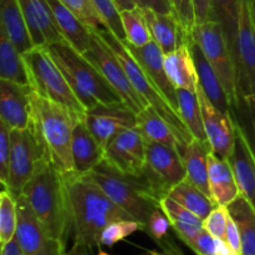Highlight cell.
I'll return each instance as SVG.
<instances>
[{
	"label": "cell",
	"mask_w": 255,
	"mask_h": 255,
	"mask_svg": "<svg viewBox=\"0 0 255 255\" xmlns=\"http://www.w3.org/2000/svg\"><path fill=\"white\" fill-rule=\"evenodd\" d=\"M64 181L74 237L71 251L86 252L101 246L100 236L112 222L134 221L131 214L115 204L87 173L69 172L64 174Z\"/></svg>",
	"instance_id": "obj_1"
},
{
	"label": "cell",
	"mask_w": 255,
	"mask_h": 255,
	"mask_svg": "<svg viewBox=\"0 0 255 255\" xmlns=\"http://www.w3.org/2000/svg\"><path fill=\"white\" fill-rule=\"evenodd\" d=\"M21 194L27 198L49 236L66 247L71 234L69 198L64 174L51 163L49 157H44L37 163Z\"/></svg>",
	"instance_id": "obj_2"
},
{
	"label": "cell",
	"mask_w": 255,
	"mask_h": 255,
	"mask_svg": "<svg viewBox=\"0 0 255 255\" xmlns=\"http://www.w3.org/2000/svg\"><path fill=\"white\" fill-rule=\"evenodd\" d=\"M30 125L51 163L62 174L74 171L71 139L74 128L85 115L44 99L32 90Z\"/></svg>",
	"instance_id": "obj_3"
},
{
	"label": "cell",
	"mask_w": 255,
	"mask_h": 255,
	"mask_svg": "<svg viewBox=\"0 0 255 255\" xmlns=\"http://www.w3.org/2000/svg\"><path fill=\"white\" fill-rule=\"evenodd\" d=\"M45 49L66 77L72 91L86 111L100 104L124 102L101 71L69 42L61 40L47 45Z\"/></svg>",
	"instance_id": "obj_4"
},
{
	"label": "cell",
	"mask_w": 255,
	"mask_h": 255,
	"mask_svg": "<svg viewBox=\"0 0 255 255\" xmlns=\"http://www.w3.org/2000/svg\"><path fill=\"white\" fill-rule=\"evenodd\" d=\"M87 174L115 204L131 214L134 221L142 223L146 228L151 214L159 207V202L147 188L141 176L122 173L105 159Z\"/></svg>",
	"instance_id": "obj_5"
},
{
	"label": "cell",
	"mask_w": 255,
	"mask_h": 255,
	"mask_svg": "<svg viewBox=\"0 0 255 255\" xmlns=\"http://www.w3.org/2000/svg\"><path fill=\"white\" fill-rule=\"evenodd\" d=\"M94 30H96L99 36L104 40L105 44L116 55V57L121 62L122 66H124L125 71H126L127 76H128L131 84L133 85L137 94L147 102L148 106L153 107L161 115V117H163L168 122L169 126L173 128L177 137L181 141L182 149H183L188 144V142L193 139V136L189 132L188 127L186 126L183 120L181 119L178 112L171 106V104L167 101L166 97L162 95V92L157 89L153 81L147 76V74L142 69L141 65L137 62L133 55L127 50V47L125 46V44L121 40L117 39L110 30L105 29V27Z\"/></svg>",
	"instance_id": "obj_6"
},
{
	"label": "cell",
	"mask_w": 255,
	"mask_h": 255,
	"mask_svg": "<svg viewBox=\"0 0 255 255\" xmlns=\"http://www.w3.org/2000/svg\"><path fill=\"white\" fill-rule=\"evenodd\" d=\"M22 57L29 74L30 86L37 95L85 115L86 109L82 106L66 77L45 47H32L24 52Z\"/></svg>",
	"instance_id": "obj_7"
},
{
	"label": "cell",
	"mask_w": 255,
	"mask_h": 255,
	"mask_svg": "<svg viewBox=\"0 0 255 255\" xmlns=\"http://www.w3.org/2000/svg\"><path fill=\"white\" fill-rule=\"evenodd\" d=\"M193 39L203 51L204 56L218 75L224 87L232 111L241 104L236 60L231 51L223 27L216 20L198 24L193 29Z\"/></svg>",
	"instance_id": "obj_8"
},
{
	"label": "cell",
	"mask_w": 255,
	"mask_h": 255,
	"mask_svg": "<svg viewBox=\"0 0 255 255\" xmlns=\"http://www.w3.org/2000/svg\"><path fill=\"white\" fill-rule=\"evenodd\" d=\"M154 198L161 202L174 186L187 178L179 147L147 141V161L139 174Z\"/></svg>",
	"instance_id": "obj_9"
},
{
	"label": "cell",
	"mask_w": 255,
	"mask_h": 255,
	"mask_svg": "<svg viewBox=\"0 0 255 255\" xmlns=\"http://www.w3.org/2000/svg\"><path fill=\"white\" fill-rule=\"evenodd\" d=\"M44 157L49 156L31 127L10 129L9 179L4 188L9 189L15 198L20 196Z\"/></svg>",
	"instance_id": "obj_10"
},
{
	"label": "cell",
	"mask_w": 255,
	"mask_h": 255,
	"mask_svg": "<svg viewBox=\"0 0 255 255\" xmlns=\"http://www.w3.org/2000/svg\"><path fill=\"white\" fill-rule=\"evenodd\" d=\"M92 34H94L92 45L89 51L85 54V56L101 71L105 79L114 87L115 91L120 95L126 106L131 109L134 114H139L148 105L137 94L116 55L105 44V41L99 36L96 30L92 29Z\"/></svg>",
	"instance_id": "obj_11"
},
{
	"label": "cell",
	"mask_w": 255,
	"mask_h": 255,
	"mask_svg": "<svg viewBox=\"0 0 255 255\" xmlns=\"http://www.w3.org/2000/svg\"><path fill=\"white\" fill-rule=\"evenodd\" d=\"M234 60L241 100L255 96V22L248 0H239Z\"/></svg>",
	"instance_id": "obj_12"
},
{
	"label": "cell",
	"mask_w": 255,
	"mask_h": 255,
	"mask_svg": "<svg viewBox=\"0 0 255 255\" xmlns=\"http://www.w3.org/2000/svg\"><path fill=\"white\" fill-rule=\"evenodd\" d=\"M17 227L15 238L24 255H65L66 247L49 236L24 194L16 197Z\"/></svg>",
	"instance_id": "obj_13"
},
{
	"label": "cell",
	"mask_w": 255,
	"mask_h": 255,
	"mask_svg": "<svg viewBox=\"0 0 255 255\" xmlns=\"http://www.w3.org/2000/svg\"><path fill=\"white\" fill-rule=\"evenodd\" d=\"M87 127L104 149L119 133L133 128L137 114L122 104H100L85 112Z\"/></svg>",
	"instance_id": "obj_14"
},
{
	"label": "cell",
	"mask_w": 255,
	"mask_h": 255,
	"mask_svg": "<svg viewBox=\"0 0 255 255\" xmlns=\"http://www.w3.org/2000/svg\"><path fill=\"white\" fill-rule=\"evenodd\" d=\"M105 161L129 176H139L146 166L147 139L133 127L117 134L105 149Z\"/></svg>",
	"instance_id": "obj_15"
},
{
	"label": "cell",
	"mask_w": 255,
	"mask_h": 255,
	"mask_svg": "<svg viewBox=\"0 0 255 255\" xmlns=\"http://www.w3.org/2000/svg\"><path fill=\"white\" fill-rule=\"evenodd\" d=\"M197 95L203 114L204 129L212 151L222 158L228 159L236 141V124L232 112L224 114L217 109L203 91L199 82L197 86Z\"/></svg>",
	"instance_id": "obj_16"
},
{
	"label": "cell",
	"mask_w": 255,
	"mask_h": 255,
	"mask_svg": "<svg viewBox=\"0 0 255 255\" xmlns=\"http://www.w3.org/2000/svg\"><path fill=\"white\" fill-rule=\"evenodd\" d=\"M236 124V141L228 161L233 168L239 191L255 208V152L243 125L232 114Z\"/></svg>",
	"instance_id": "obj_17"
},
{
	"label": "cell",
	"mask_w": 255,
	"mask_h": 255,
	"mask_svg": "<svg viewBox=\"0 0 255 255\" xmlns=\"http://www.w3.org/2000/svg\"><path fill=\"white\" fill-rule=\"evenodd\" d=\"M31 92L30 85L0 80V121L10 129L29 127Z\"/></svg>",
	"instance_id": "obj_18"
},
{
	"label": "cell",
	"mask_w": 255,
	"mask_h": 255,
	"mask_svg": "<svg viewBox=\"0 0 255 255\" xmlns=\"http://www.w3.org/2000/svg\"><path fill=\"white\" fill-rule=\"evenodd\" d=\"M129 52L133 55L147 76L153 81L157 89L162 92L171 106L178 112V101H177V89L169 80L164 69V52L156 41L152 40L147 45L141 47L133 46L127 41H122Z\"/></svg>",
	"instance_id": "obj_19"
},
{
	"label": "cell",
	"mask_w": 255,
	"mask_h": 255,
	"mask_svg": "<svg viewBox=\"0 0 255 255\" xmlns=\"http://www.w3.org/2000/svg\"><path fill=\"white\" fill-rule=\"evenodd\" d=\"M34 46L45 47L64 40L47 0H19Z\"/></svg>",
	"instance_id": "obj_20"
},
{
	"label": "cell",
	"mask_w": 255,
	"mask_h": 255,
	"mask_svg": "<svg viewBox=\"0 0 255 255\" xmlns=\"http://www.w3.org/2000/svg\"><path fill=\"white\" fill-rule=\"evenodd\" d=\"M153 41L158 44L164 55L176 51L193 41V32H189L173 14H161L152 9L141 7Z\"/></svg>",
	"instance_id": "obj_21"
},
{
	"label": "cell",
	"mask_w": 255,
	"mask_h": 255,
	"mask_svg": "<svg viewBox=\"0 0 255 255\" xmlns=\"http://www.w3.org/2000/svg\"><path fill=\"white\" fill-rule=\"evenodd\" d=\"M208 179L211 198L217 206H229L241 196L233 168L227 158H222L213 151L208 154Z\"/></svg>",
	"instance_id": "obj_22"
},
{
	"label": "cell",
	"mask_w": 255,
	"mask_h": 255,
	"mask_svg": "<svg viewBox=\"0 0 255 255\" xmlns=\"http://www.w3.org/2000/svg\"><path fill=\"white\" fill-rule=\"evenodd\" d=\"M71 154L74 171L81 174L91 172L105 158V149L96 141L84 119L77 122L74 128Z\"/></svg>",
	"instance_id": "obj_23"
},
{
	"label": "cell",
	"mask_w": 255,
	"mask_h": 255,
	"mask_svg": "<svg viewBox=\"0 0 255 255\" xmlns=\"http://www.w3.org/2000/svg\"><path fill=\"white\" fill-rule=\"evenodd\" d=\"M60 32L65 41L81 54H86L92 45V29L85 25L66 5L60 0H47Z\"/></svg>",
	"instance_id": "obj_24"
},
{
	"label": "cell",
	"mask_w": 255,
	"mask_h": 255,
	"mask_svg": "<svg viewBox=\"0 0 255 255\" xmlns=\"http://www.w3.org/2000/svg\"><path fill=\"white\" fill-rule=\"evenodd\" d=\"M189 46H191L192 55H193L197 75H198V82L201 87L217 109H219L224 114H231V104H229L228 96L224 91V87L219 80L218 75L216 74L212 65L204 56L199 45L194 40Z\"/></svg>",
	"instance_id": "obj_25"
},
{
	"label": "cell",
	"mask_w": 255,
	"mask_h": 255,
	"mask_svg": "<svg viewBox=\"0 0 255 255\" xmlns=\"http://www.w3.org/2000/svg\"><path fill=\"white\" fill-rule=\"evenodd\" d=\"M189 45H184L176 51L164 55V69L176 89L197 92L198 75Z\"/></svg>",
	"instance_id": "obj_26"
},
{
	"label": "cell",
	"mask_w": 255,
	"mask_h": 255,
	"mask_svg": "<svg viewBox=\"0 0 255 255\" xmlns=\"http://www.w3.org/2000/svg\"><path fill=\"white\" fill-rule=\"evenodd\" d=\"M0 26L21 54L35 47L19 0H0Z\"/></svg>",
	"instance_id": "obj_27"
},
{
	"label": "cell",
	"mask_w": 255,
	"mask_h": 255,
	"mask_svg": "<svg viewBox=\"0 0 255 255\" xmlns=\"http://www.w3.org/2000/svg\"><path fill=\"white\" fill-rule=\"evenodd\" d=\"M212 151L211 144L193 138L182 149L187 179L198 187L202 192L211 197L208 179V154Z\"/></svg>",
	"instance_id": "obj_28"
},
{
	"label": "cell",
	"mask_w": 255,
	"mask_h": 255,
	"mask_svg": "<svg viewBox=\"0 0 255 255\" xmlns=\"http://www.w3.org/2000/svg\"><path fill=\"white\" fill-rule=\"evenodd\" d=\"M159 207L167 214L172 228L186 246L204 229L203 219L197 217L189 209H187L169 196L161 199Z\"/></svg>",
	"instance_id": "obj_29"
},
{
	"label": "cell",
	"mask_w": 255,
	"mask_h": 255,
	"mask_svg": "<svg viewBox=\"0 0 255 255\" xmlns=\"http://www.w3.org/2000/svg\"><path fill=\"white\" fill-rule=\"evenodd\" d=\"M0 80L30 85L29 74L22 54L0 26Z\"/></svg>",
	"instance_id": "obj_30"
},
{
	"label": "cell",
	"mask_w": 255,
	"mask_h": 255,
	"mask_svg": "<svg viewBox=\"0 0 255 255\" xmlns=\"http://www.w3.org/2000/svg\"><path fill=\"white\" fill-rule=\"evenodd\" d=\"M136 128L143 134L147 141L176 146L182 151L181 141L177 137L176 132L153 107L147 106L139 114H137Z\"/></svg>",
	"instance_id": "obj_31"
},
{
	"label": "cell",
	"mask_w": 255,
	"mask_h": 255,
	"mask_svg": "<svg viewBox=\"0 0 255 255\" xmlns=\"http://www.w3.org/2000/svg\"><path fill=\"white\" fill-rule=\"evenodd\" d=\"M227 207L241 233L242 255H255V208L253 204L241 194Z\"/></svg>",
	"instance_id": "obj_32"
},
{
	"label": "cell",
	"mask_w": 255,
	"mask_h": 255,
	"mask_svg": "<svg viewBox=\"0 0 255 255\" xmlns=\"http://www.w3.org/2000/svg\"><path fill=\"white\" fill-rule=\"evenodd\" d=\"M168 196L186 207L187 209L199 217L206 219L212 211L216 208L217 204L212 201L211 197L202 192L198 187L194 186L189 179H183L177 186L169 191Z\"/></svg>",
	"instance_id": "obj_33"
},
{
	"label": "cell",
	"mask_w": 255,
	"mask_h": 255,
	"mask_svg": "<svg viewBox=\"0 0 255 255\" xmlns=\"http://www.w3.org/2000/svg\"><path fill=\"white\" fill-rule=\"evenodd\" d=\"M177 101H178L179 116L188 127L193 138L199 139L204 143H209L204 129L203 114L197 92H192L186 89H177Z\"/></svg>",
	"instance_id": "obj_34"
},
{
	"label": "cell",
	"mask_w": 255,
	"mask_h": 255,
	"mask_svg": "<svg viewBox=\"0 0 255 255\" xmlns=\"http://www.w3.org/2000/svg\"><path fill=\"white\" fill-rule=\"evenodd\" d=\"M214 20L223 27L231 51L234 56L237 34H238L239 0H212Z\"/></svg>",
	"instance_id": "obj_35"
},
{
	"label": "cell",
	"mask_w": 255,
	"mask_h": 255,
	"mask_svg": "<svg viewBox=\"0 0 255 255\" xmlns=\"http://www.w3.org/2000/svg\"><path fill=\"white\" fill-rule=\"evenodd\" d=\"M121 17L126 32L125 41L137 47L144 46L152 41L151 32L141 7L136 6L133 9L121 10Z\"/></svg>",
	"instance_id": "obj_36"
},
{
	"label": "cell",
	"mask_w": 255,
	"mask_h": 255,
	"mask_svg": "<svg viewBox=\"0 0 255 255\" xmlns=\"http://www.w3.org/2000/svg\"><path fill=\"white\" fill-rule=\"evenodd\" d=\"M17 212L16 198L9 189L0 193V242L1 244L11 241L16 233Z\"/></svg>",
	"instance_id": "obj_37"
},
{
	"label": "cell",
	"mask_w": 255,
	"mask_h": 255,
	"mask_svg": "<svg viewBox=\"0 0 255 255\" xmlns=\"http://www.w3.org/2000/svg\"><path fill=\"white\" fill-rule=\"evenodd\" d=\"M97 14L102 19L105 29L110 30L121 41L126 40L124 24H122L121 10L115 0H91Z\"/></svg>",
	"instance_id": "obj_38"
},
{
	"label": "cell",
	"mask_w": 255,
	"mask_h": 255,
	"mask_svg": "<svg viewBox=\"0 0 255 255\" xmlns=\"http://www.w3.org/2000/svg\"><path fill=\"white\" fill-rule=\"evenodd\" d=\"M137 231H146L144 226L137 221H116L110 223L100 236V244L105 247H114L119 242Z\"/></svg>",
	"instance_id": "obj_39"
},
{
	"label": "cell",
	"mask_w": 255,
	"mask_h": 255,
	"mask_svg": "<svg viewBox=\"0 0 255 255\" xmlns=\"http://www.w3.org/2000/svg\"><path fill=\"white\" fill-rule=\"evenodd\" d=\"M64 2L85 25L90 29H100L105 27L102 19L97 14L96 9L92 5L91 0H60Z\"/></svg>",
	"instance_id": "obj_40"
},
{
	"label": "cell",
	"mask_w": 255,
	"mask_h": 255,
	"mask_svg": "<svg viewBox=\"0 0 255 255\" xmlns=\"http://www.w3.org/2000/svg\"><path fill=\"white\" fill-rule=\"evenodd\" d=\"M232 114L243 125L255 152V96L241 100L238 109L233 110Z\"/></svg>",
	"instance_id": "obj_41"
},
{
	"label": "cell",
	"mask_w": 255,
	"mask_h": 255,
	"mask_svg": "<svg viewBox=\"0 0 255 255\" xmlns=\"http://www.w3.org/2000/svg\"><path fill=\"white\" fill-rule=\"evenodd\" d=\"M229 211L226 206H216V208L209 213L203 221V227L214 238L224 239L227 224H228Z\"/></svg>",
	"instance_id": "obj_42"
},
{
	"label": "cell",
	"mask_w": 255,
	"mask_h": 255,
	"mask_svg": "<svg viewBox=\"0 0 255 255\" xmlns=\"http://www.w3.org/2000/svg\"><path fill=\"white\" fill-rule=\"evenodd\" d=\"M171 222L168 217L164 213L161 207L156 208L153 213L149 217L146 226V232L157 242V243H163L164 239L168 237L169 228H171Z\"/></svg>",
	"instance_id": "obj_43"
},
{
	"label": "cell",
	"mask_w": 255,
	"mask_h": 255,
	"mask_svg": "<svg viewBox=\"0 0 255 255\" xmlns=\"http://www.w3.org/2000/svg\"><path fill=\"white\" fill-rule=\"evenodd\" d=\"M168 1L171 4L174 16L189 32H193L194 26H196L193 0H168Z\"/></svg>",
	"instance_id": "obj_44"
},
{
	"label": "cell",
	"mask_w": 255,
	"mask_h": 255,
	"mask_svg": "<svg viewBox=\"0 0 255 255\" xmlns=\"http://www.w3.org/2000/svg\"><path fill=\"white\" fill-rule=\"evenodd\" d=\"M10 159V128L0 122V181L2 187H6L9 179Z\"/></svg>",
	"instance_id": "obj_45"
},
{
	"label": "cell",
	"mask_w": 255,
	"mask_h": 255,
	"mask_svg": "<svg viewBox=\"0 0 255 255\" xmlns=\"http://www.w3.org/2000/svg\"><path fill=\"white\" fill-rule=\"evenodd\" d=\"M187 246L197 255H217V252H218V238H214L209 232L203 229Z\"/></svg>",
	"instance_id": "obj_46"
},
{
	"label": "cell",
	"mask_w": 255,
	"mask_h": 255,
	"mask_svg": "<svg viewBox=\"0 0 255 255\" xmlns=\"http://www.w3.org/2000/svg\"><path fill=\"white\" fill-rule=\"evenodd\" d=\"M196 12V25L214 20L213 1L212 0H193Z\"/></svg>",
	"instance_id": "obj_47"
},
{
	"label": "cell",
	"mask_w": 255,
	"mask_h": 255,
	"mask_svg": "<svg viewBox=\"0 0 255 255\" xmlns=\"http://www.w3.org/2000/svg\"><path fill=\"white\" fill-rule=\"evenodd\" d=\"M224 241L232 247L234 252L238 255H242V238L241 233H239V229L237 227L236 222L233 221V218L229 214L228 218V224H227L226 229V236H224Z\"/></svg>",
	"instance_id": "obj_48"
},
{
	"label": "cell",
	"mask_w": 255,
	"mask_h": 255,
	"mask_svg": "<svg viewBox=\"0 0 255 255\" xmlns=\"http://www.w3.org/2000/svg\"><path fill=\"white\" fill-rule=\"evenodd\" d=\"M139 7L152 9L161 14H173L168 0H134Z\"/></svg>",
	"instance_id": "obj_49"
},
{
	"label": "cell",
	"mask_w": 255,
	"mask_h": 255,
	"mask_svg": "<svg viewBox=\"0 0 255 255\" xmlns=\"http://www.w3.org/2000/svg\"><path fill=\"white\" fill-rule=\"evenodd\" d=\"M1 255H24L21 247L15 237L11 241L1 244Z\"/></svg>",
	"instance_id": "obj_50"
},
{
	"label": "cell",
	"mask_w": 255,
	"mask_h": 255,
	"mask_svg": "<svg viewBox=\"0 0 255 255\" xmlns=\"http://www.w3.org/2000/svg\"><path fill=\"white\" fill-rule=\"evenodd\" d=\"M117 4V6L120 7V10H127V9H133V7L138 6L136 4L134 0H115Z\"/></svg>",
	"instance_id": "obj_51"
},
{
	"label": "cell",
	"mask_w": 255,
	"mask_h": 255,
	"mask_svg": "<svg viewBox=\"0 0 255 255\" xmlns=\"http://www.w3.org/2000/svg\"><path fill=\"white\" fill-rule=\"evenodd\" d=\"M249 1V6H251L252 14H253V20L255 22V0H248Z\"/></svg>",
	"instance_id": "obj_52"
},
{
	"label": "cell",
	"mask_w": 255,
	"mask_h": 255,
	"mask_svg": "<svg viewBox=\"0 0 255 255\" xmlns=\"http://www.w3.org/2000/svg\"><path fill=\"white\" fill-rule=\"evenodd\" d=\"M65 255H87L85 252H77V251H71L70 253H66Z\"/></svg>",
	"instance_id": "obj_53"
},
{
	"label": "cell",
	"mask_w": 255,
	"mask_h": 255,
	"mask_svg": "<svg viewBox=\"0 0 255 255\" xmlns=\"http://www.w3.org/2000/svg\"><path fill=\"white\" fill-rule=\"evenodd\" d=\"M147 255H173V254H161V253H157V252H148Z\"/></svg>",
	"instance_id": "obj_54"
},
{
	"label": "cell",
	"mask_w": 255,
	"mask_h": 255,
	"mask_svg": "<svg viewBox=\"0 0 255 255\" xmlns=\"http://www.w3.org/2000/svg\"><path fill=\"white\" fill-rule=\"evenodd\" d=\"M97 255H111V254H107V253H105V252H101V251H100V253L97 254Z\"/></svg>",
	"instance_id": "obj_55"
}]
</instances>
